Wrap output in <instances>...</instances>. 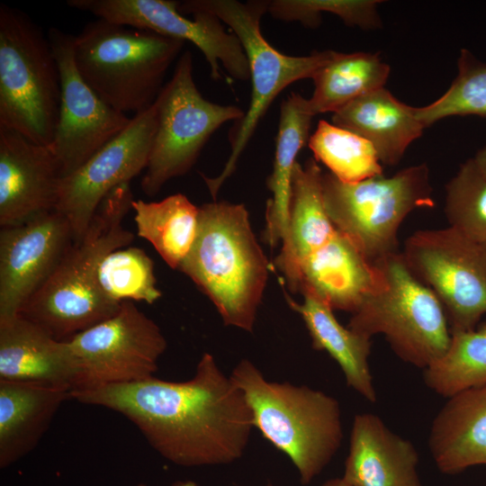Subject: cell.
I'll use <instances>...</instances> for the list:
<instances>
[{
  "label": "cell",
  "mask_w": 486,
  "mask_h": 486,
  "mask_svg": "<svg viewBox=\"0 0 486 486\" xmlns=\"http://www.w3.org/2000/svg\"><path fill=\"white\" fill-rule=\"evenodd\" d=\"M71 395L80 403L122 414L162 457L183 467L236 462L255 428L242 392L209 353L184 382L152 376Z\"/></svg>",
  "instance_id": "6da1fadb"
},
{
  "label": "cell",
  "mask_w": 486,
  "mask_h": 486,
  "mask_svg": "<svg viewBox=\"0 0 486 486\" xmlns=\"http://www.w3.org/2000/svg\"><path fill=\"white\" fill-rule=\"evenodd\" d=\"M133 200L130 183L118 185L104 197L82 238L72 243L21 316L55 339L68 341L119 310L122 303L101 292L98 270L109 253L134 239L122 225Z\"/></svg>",
  "instance_id": "7a4b0ae2"
},
{
  "label": "cell",
  "mask_w": 486,
  "mask_h": 486,
  "mask_svg": "<svg viewBox=\"0 0 486 486\" xmlns=\"http://www.w3.org/2000/svg\"><path fill=\"white\" fill-rule=\"evenodd\" d=\"M268 266L243 204L199 207L196 238L178 270L208 296L225 325L253 330Z\"/></svg>",
  "instance_id": "3957f363"
},
{
  "label": "cell",
  "mask_w": 486,
  "mask_h": 486,
  "mask_svg": "<svg viewBox=\"0 0 486 486\" xmlns=\"http://www.w3.org/2000/svg\"><path fill=\"white\" fill-rule=\"evenodd\" d=\"M230 376L247 400L254 427L288 456L301 483H310L341 446L339 402L305 385L268 381L248 359L240 360Z\"/></svg>",
  "instance_id": "277c9868"
},
{
  "label": "cell",
  "mask_w": 486,
  "mask_h": 486,
  "mask_svg": "<svg viewBox=\"0 0 486 486\" xmlns=\"http://www.w3.org/2000/svg\"><path fill=\"white\" fill-rule=\"evenodd\" d=\"M184 41L104 19L74 36V60L85 82L115 111L135 114L149 108Z\"/></svg>",
  "instance_id": "5b68a950"
},
{
  "label": "cell",
  "mask_w": 486,
  "mask_h": 486,
  "mask_svg": "<svg viewBox=\"0 0 486 486\" xmlns=\"http://www.w3.org/2000/svg\"><path fill=\"white\" fill-rule=\"evenodd\" d=\"M269 1L188 0L178 2L183 14L206 11L216 15L238 38L246 53L252 91L248 110L230 130V154L221 172L205 177L208 190L215 199L223 184L230 177L238 161L255 133L260 121L274 98L289 85L311 78L332 57L334 50L314 52L307 56L281 53L264 38L260 21L267 13Z\"/></svg>",
  "instance_id": "8992f818"
},
{
  "label": "cell",
  "mask_w": 486,
  "mask_h": 486,
  "mask_svg": "<svg viewBox=\"0 0 486 486\" xmlns=\"http://www.w3.org/2000/svg\"><path fill=\"white\" fill-rule=\"evenodd\" d=\"M60 76L50 42L21 10L0 5V128L50 146L60 105Z\"/></svg>",
  "instance_id": "52a82bcc"
},
{
  "label": "cell",
  "mask_w": 486,
  "mask_h": 486,
  "mask_svg": "<svg viewBox=\"0 0 486 486\" xmlns=\"http://www.w3.org/2000/svg\"><path fill=\"white\" fill-rule=\"evenodd\" d=\"M375 262L382 273V282L352 313L347 328L370 338L382 334L402 361L424 370L450 344L444 308L410 271L400 252Z\"/></svg>",
  "instance_id": "ba28073f"
},
{
  "label": "cell",
  "mask_w": 486,
  "mask_h": 486,
  "mask_svg": "<svg viewBox=\"0 0 486 486\" xmlns=\"http://www.w3.org/2000/svg\"><path fill=\"white\" fill-rule=\"evenodd\" d=\"M321 182L334 227L371 262L398 252V230L411 212L435 205L425 163L356 183L323 173Z\"/></svg>",
  "instance_id": "9c48e42d"
},
{
  "label": "cell",
  "mask_w": 486,
  "mask_h": 486,
  "mask_svg": "<svg viewBox=\"0 0 486 486\" xmlns=\"http://www.w3.org/2000/svg\"><path fill=\"white\" fill-rule=\"evenodd\" d=\"M155 104L157 130L140 184L148 196L187 173L212 135L227 122L240 120L245 112L238 106L215 104L202 96L194 79L189 50L179 57Z\"/></svg>",
  "instance_id": "30bf717a"
},
{
  "label": "cell",
  "mask_w": 486,
  "mask_h": 486,
  "mask_svg": "<svg viewBox=\"0 0 486 486\" xmlns=\"http://www.w3.org/2000/svg\"><path fill=\"white\" fill-rule=\"evenodd\" d=\"M401 254L440 301L450 332L479 325L486 314V247L448 227L414 232Z\"/></svg>",
  "instance_id": "8fae6325"
},
{
  "label": "cell",
  "mask_w": 486,
  "mask_h": 486,
  "mask_svg": "<svg viewBox=\"0 0 486 486\" xmlns=\"http://www.w3.org/2000/svg\"><path fill=\"white\" fill-rule=\"evenodd\" d=\"M68 342L78 367L71 393L152 377L167 346L157 323L130 301Z\"/></svg>",
  "instance_id": "7c38bea8"
},
{
  "label": "cell",
  "mask_w": 486,
  "mask_h": 486,
  "mask_svg": "<svg viewBox=\"0 0 486 486\" xmlns=\"http://www.w3.org/2000/svg\"><path fill=\"white\" fill-rule=\"evenodd\" d=\"M67 4L116 24L192 42L203 54L215 80L223 77L221 68L234 79L250 78L238 38L228 32L212 13L194 11L191 14L194 18H187L180 12L178 2L171 0H68Z\"/></svg>",
  "instance_id": "4fadbf2b"
},
{
  "label": "cell",
  "mask_w": 486,
  "mask_h": 486,
  "mask_svg": "<svg viewBox=\"0 0 486 486\" xmlns=\"http://www.w3.org/2000/svg\"><path fill=\"white\" fill-rule=\"evenodd\" d=\"M157 123L154 102L84 165L61 178L55 210L68 220L74 241L82 238L104 197L146 169Z\"/></svg>",
  "instance_id": "5bb4252c"
},
{
  "label": "cell",
  "mask_w": 486,
  "mask_h": 486,
  "mask_svg": "<svg viewBox=\"0 0 486 486\" xmlns=\"http://www.w3.org/2000/svg\"><path fill=\"white\" fill-rule=\"evenodd\" d=\"M48 38L60 76V105L50 148L65 177L121 133L130 123L102 100L81 77L74 60V36L50 28Z\"/></svg>",
  "instance_id": "9a60e30c"
},
{
  "label": "cell",
  "mask_w": 486,
  "mask_h": 486,
  "mask_svg": "<svg viewBox=\"0 0 486 486\" xmlns=\"http://www.w3.org/2000/svg\"><path fill=\"white\" fill-rule=\"evenodd\" d=\"M74 242L56 210L0 230V321L20 315Z\"/></svg>",
  "instance_id": "2e32d148"
},
{
  "label": "cell",
  "mask_w": 486,
  "mask_h": 486,
  "mask_svg": "<svg viewBox=\"0 0 486 486\" xmlns=\"http://www.w3.org/2000/svg\"><path fill=\"white\" fill-rule=\"evenodd\" d=\"M62 178L50 146L0 128V226L24 223L54 211Z\"/></svg>",
  "instance_id": "e0dca14e"
},
{
  "label": "cell",
  "mask_w": 486,
  "mask_h": 486,
  "mask_svg": "<svg viewBox=\"0 0 486 486\" xmlns=\"http://www.w3.org/2000/svg\"><path fill=\"white\" fill-rule=\"evenodd\" d=\"M382 273L342 233L334 236L301 265L298 292H313L333 310L354 313L380 285Z\"/></svg>",
  "instance_id": "ac0fdd59"
},
{
  "label": "cell",
  "mask_w": 486,
  "mask_h": 486,
  "mask_svg": "<svg viewBox=\"0 0 486 486\" xmlns=\"http://www.w3.org/2000/svg\"><path fill=\"white\" fill-rule=\"evenodd\" d=\"M418 464L413 444L392 432L380 417H355L344 480L353 486H421Z\"/></svg>",
  "instance_id": "d6986e66"
},
{
  "label": "cell",
  "mask_w": 486,
  "mask_h": 486,
  "mask_svg": "<svg viewBox=\"0 0 486 486\" xmlns=\"http://www.w3.org/2000/svg\"><path fill=\"white\" fill-rule=\"evenodd\" d=\"M78 367L68 341L51 337L19 315L0 321V380L73 391Z\"/></svg>",
  "instance_id": "ffe728a7"
},
{
  "label": "cell",
  "mask_w": 486,
  "mask_h": 486,
  "mask_svg": "<svg viewBox=\"0 0 486 486\" xmlns=\"http://www.w3.org/2000/svg\"><path fill=\"white\" fill-rule=\"evenodd\" d=\"M322 174L316 160L304 166L296 162L293 169L289 207L288 234L275 266L287 287L298 292V276L302 263L325 245L336 233L323 200Z\"/></svg>",
  "instance_id": "44dd1931"
},
{
  "label": "cell",
  "mask_w": 486,
  "mask_h": 486,
  "mask_svg": "<svg viewBox=\"0 0 486 486\" xmlns=\"http://www.w3.org/2000/svg\"><path fill=\"white\" fill-rule=\"evenodd\" d=\"M428 447L446 474L486 465V383L447 399L432 421Z\"/></svg>",
  "instance_id": "7402d4cb"
},
{
  "label": "cell",
  "mask_w": 486,
  "mask_h": 486,
  "mask_svg": "<svg viewBox=\"0 0 486 486\" xmlns=\"http://www.w3.org/2000/svg\"><path fill=\"white\" fill-rule=\"evenodd\" d=\"M71 392L52 385L0 380V468L18 462L39 444Z\"/></svg>",
  "instance_id": "603a6c76"
},
{
  "label": "cell",
  "mask_w": 486,
  "mask_h": 486,
  "mask_svg": "<svg viewBox=\"0 0 486 486\" xmlns=\"http://www.w3.org/2000/svg\"><path fill=\"white\" fill-rule=\"evenodd\" d=\"M332 123L370 141L381 164L397 165L425 129L416 107L399 101L384 87L367 93L334 112Z\"/></svg>",
  "instance_id": "cb8c5ba5"
},
{
  "label": "cell",
  "mask_w": 486,
  "mask_h": 486,
  "mask_svg": "<svg viewBox=\"0 0 486 486\" xmlns=\"http://www.w3.org/2000/svg\"><path fill=\"white\" fill-rule=\"evenodd\" d=\"M299 303L284 294L290 308L302 318L316 350L326 351L339 365L346 384L371 403L377 400L369 367L371 338L342 326L333 310L310 291Z\"/></svg>",
  "instance_id": "d4e9b609"
},
{
  "label": "cell",
  "mask_w": 486,
  "mask_h": 486,
  "mask_svg": "<svg viewBox=\"0 0 486 486\" xmlns=\"http://www.w3.org/2000/svg\"><path fill=\"white\" fill-rule=\"evenodd\" d=\"M308 99L292 92L280 108L273 172L267 187L271 197L266 211L265 238L271 247L284 242L288 234L292 179L296 157L309 140L312 117Z\"/></svg>",
  "instance_id": "484cf974"
},
{
  "label": "cell",
  "mask_w": 486,
  "mask_h": 486,
  "mask_svg": "<svg viewBox=\"0 0 486 486\" xmlns=\"http://www.w3.org/2000/svg\"><path fill=\"white\" fill-rule=\"evenodd\" d=\"M390 67L378 53L334 51L312 76L314 90L308 105L315 116L336 112L360 96L384 87Z\"/></svg>",
  "instance_id": "4316f807"
},
{
  "label": "cell",
  "mask_w": 486,
  "mask_h": 486,
  "mask_svg": "<svg viewBox=\"0 0 486 486\" xmlns=\"http://www.w3.org/2000/svg\"><path fill=\"white\" fill-rule=\"evenodd\" d=\"M137 234L148 240L166 264L178 269L196 238L199 207L176 194L160 202L133 200Z\"/></svg>",
  "instance_id": "83f0119b"
},
{
  "label": "cell",
  "mask_w": 486,
  "mask_h": 486,
  "mask_svg": "<svg viewBox=\"0 0 486 486\" xmlns=\"http://www.w3.org/2000/svg\"><path fill=\"white\" fill-rule=\"evenodd\" d=\"M425 384L446 399L486 383V320L471 330L451 331L446 352L423 370Z\"/></svg>",
  "instance_id": "f1b7e54d"
},
{
  "label": "cell",
  "mask_w": 486,
  "mask_h": 486,
  "mask_svg": "<svg viewBox=\"0 0 486 486\" xmlns=\"http://www.w3.org/2000/svg\"><path fill=\"white\" fill-rule=\"evenodd\" d=\"M308 145L315 160L344 183L382 176V166L373 144L345 128L320 120Z\"/></svg>",
  "instance_id": "f546056e"
},
{
  "label": "cell",
  "mask_w": 486,
  "mask_h": 486,
  "mask_svg": "<svg viewBox=\"0 0 486 486\" xmlns=\"http://www.w3.org/2000/svg\"><path fill=\"white\" fill-rule=\"evenodd\" d=\"M98 284L107 299L119 304L125 301L152 304L162 296L152 259L136 247L109 253L100 264Z\"/></svg>",
  "instance_id": "4dcf8cb0"
},
{
  "label": "cell",
  "mask_w": 486,
  "mask_h": 486,
  "mask_svg": "<svg viewBox=\"0 0 486 486\" xmlns=\"http://www.w3.org/2000/svg\"><path fill=\"white\" fill-rule=\"evenodd\" d=\"M457 67V76L443 95L427 106L416 107L425 128L449 116L486 117V63L462 49Z\"/></svg>",
  "instance_id": "1f68e13d"
},
{
  "label": "cell",
  "mask_w": 486,
  "mask_h": 486,
  "mask_svg": "<svg viewBox=\"0 0 486 486\" xmlns=\"http://www.w3.org/2000/svg\"><path fill=\"white\" fill-rule=\"evenodd\" d=\"M445 214L449 227L486 247V178L472 158L446 185Z\"/></svg>",
  "instance_id": "d6a6232c"
},
{
  "label": "cell",
  "mask_w": 486,
  "mask_h": 486,
  "mask_svg": "<svg viewBox=\"0 0 486 486\" xmlns=\"http://www.w3.org/2000/svg\"><path fill=\"white\" fill-rule=\"evenodd\" d=\"M375 0H274L269 1L267 13L286 22H300L310 28L320 23L321 13L338 15L349 26L374 29L381 26Z\"/></svg>",
  "instance_id": "836d02e7"
},
{
  "label": "cell",
  "mask_w": 486,
  "mask_h": 486,
  "mask_svg": "<svg viewBox=\"0 0 486 486\" xmlns=\"http://www.w3.org/2000/svg\"><path fill=\"white\" fill-rule=\"evenodd\" d=\"M477 167L486 178V145L480 148L472 158Z\"/></svg>",
  "instance_id": "e575fe53"
},
{
  "label": "cell",
  "mask_w": 486,
  "mask_h": 486,
  "mask_svg": "<svg viewBox=\"0 0 486 486\" xmlns=\"http://www.w3.org/2000/svg\"><path fill=\"white\" fill-rule=\"evenodd\" d=\"M321 486H353L346 480L341 478H333L326 481Z\"/></svg>",
  "instance_id": "d590c367"
},
{
  "label": "cell",
  "mask_w": 486,
  "mask_h": 486,
  "mask_svg": "<svg viewBox=\"0 0 486 486\" xmlns=\"http://www.w3.org/2000/svg\"><path fill=\"white\" fill-rule=\"evenodd\" d=\"M171 486H198V484L191 480H177Z\"/></svg>",
  "instance_id": "8d00e7d4"
},
{
  "label": "cell",
  "mask_w": 486,
  "mask_h": 486,
  "mask_svg": "<svg viewBox=\"0 0 486 486\" xmlns=\"http://www.w3.org/2000/svg\"><path fill=\"white\" fill-rule=\"evenodd\" d=\"M134 486H147V484L144 483V482H139V483H137V484L134 485Z\"/></svg>",
  "instance_id": "74e56055"
},
{
  "label": "cell",
  "mask_w": 486,
  "mask_h": 486,
  "mask_svg": "<svg viewBox=\"0 0 486 486\" xmlns=\"http://www.w3.org/2000/svg\"><path fill=\"white\" fill-rule=\"evenodd\" d=\"M265 486H273V484L271 482H268L267 484H266Z\"/></svg>",
  "instance_id": "f35d334b"
}]
</instances>
